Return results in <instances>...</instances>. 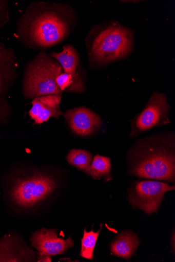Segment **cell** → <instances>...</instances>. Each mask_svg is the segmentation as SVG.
<instances>
[{
  "mask_svg": "<svg viewBox=\"0 0 175 262\" xmlns=\"http://www.w3.org/2000/svg\"><path fill=\"white\" fill-rule=\"evenodd\" d=\"M140 245L137 234L131 231L121 232L112 243L111 251L113 255L129 259L135 253Z\"/></svg>",
  "mask_w": 175,
  "mask_h": 262,
  "instance_id": "12",
  "label": "cell"
},
{
  "mask_svg": "<svg viewBox=\"0 0 175 262\" xmlns=\"http://www.w3.org/2000/svg\"><path fill=\"white\" fill-rule=\"evenodd\" d=\"M169 110L166 95L154 92L143 111L131 121L130 136L135 137L154 128L169 124Z\"/></svg>",
  "mask_w": 175,
  "mask_h": 262,
  "instance_id": "6",
  "label": "cell"
},
{
  "mask_svg": "<svg viewBox=\"0 0 175 262\" xmlns=\"http://www.w3.org/2000/svg\"><path fill=\"white\" fill-rule=\"evenodd\" d=\"M62 96V94L48 95L33 99L29 115L35 124L46 122L51 117L59 119L60 116H64L60 108Z\"/></svg>",
  "mask_w": 175,
  "mask_h": 262,
  "instance_id": "11",
  "label": "cell"
},
{
  "mask_svg": "<svg viewBox=\"0 0 175 262\" xmlns=\"http://www.w3.org/2000/svg\"><path fill=\"white\" fill-rule=\"evenodd\" d=\"M132 46V35L126 28L112 25L99 33L90 45V62L102 64L128 55Z\"/></svg>",
  "mask_w": 175,
  "mask_h": 262,
  "instance_id": "4",
  "label": "cell"
},
{
  "mask_svg": "<svg viewBox=\"0 0 175 262\" xmlns=\"http://www.w3.org/2000/svg\"><path fill=\"white\" fill-rule=\"evenodd\" d=\"M174 188V186L161 182L138 181L134 183L129 190V200L133 207L151 215L158 212L165 193Z\"/></svg>",
  "mask_w": 175,
  "mask_h": 262,
  "instance_id": "7",
  "label": "cell"
},
{
  "mask_svg": "<svg viewBox=\"0 0 175 262\" xmlns=\"http://www.w3.org/2000/svg\"><path fill=\"white\" fill-rule=\"evenodd\" d=\"M102 227L103 225L101 226V229L97 232H94L93 230L88 232L86 228L85 229L82 240V249L80 254L81 256L90 260L93 259L94 249L99 233L102 230Z\"/></svg>",
  "mask_w": 175,
  "mask_h": 262,
  "instance_id": "17",
  "label": "cell"
},
{
  "mask_svg": "<svg viewBox=\"0 0 175 262\" xmlns=\"http://www.w3.org/2000/svg\"><path fill=\"white\" fill-rule=\"evenodd\" d=\"M63 72L57 61L46 51H40L25 68L23 85L25 97L35 99L48 95H62L56 80Z\"/></svg>",
  "mask_w": 175,
  "mask_h": 262,
  "instance_id": "3",
  "label": "cell"
},
{
  "mask_svg": "<svg viewBox=\"0 0 175 262\" xmlns=\"http://www.w3.org/2000/svg\"><path fill=\"white\" fill-rule=\"evenodd\" d=\"M64 116L72 131L81 136L92 134L102 124L101 117L86 107L69 110Z\"/></svg>",
  "mask_w": 175,
  "mask_h": 262,
  "instance_id": "10",
  "label": "cell"
},
{
  "mask_svg": "<svg viewBox=\"0 0 175 262\" xmlns=\"http://www.w3.org/2000/svg\"><path fill=\"white\" fill-rule=\"evenodd\" d=\"M56 83L62 92L82 93L85 85L80 71L74 75L62 73L56 78Z\"/></svg>",
  "mask_w": 175,
  "mask_h": 262,
  "instance_id": "15",
  "label": "cell"
},
{
  "mask_svg": "<svg viewBox=\"0 0 175 262\" xmlns=\"http://www.w3.org/2000/svg\"><path fill=\"white\" fill-rule=\"evenodd\" d=\"M143 140L132 152L130 174L174 183V135H159Z\"/></svg>",
  "mask_w": 175,
  "mask_h": 262,
  "instance_id": "2",
  "label": "cell"
},
{
  "mask_svg": "<svg viewBox=\"0 0 175 262\" xmlns=\"http://www.w3.org/2000/svg\"><path fill=\"white\" fill-rule=\"evenodd\" d=\"M10 19L9 3L0 0V28L4 27Z\"/></svg>",
  "mask_w": 175,
  "mask_h": 262,
  "instance_id": "18",
  "label": "cell"
},
{
  "mask_svg": "<svg viewBox=\"0 0 175 262\" xmlns=\"http://www.w3.org/2000/svg\"><path fill=\"white\" fill-rule=\"evenodd\" d=\"M111 171L110 158L96 155L93 158L89 167L84 170V172L94 180H101L103 178L110 180Z\"/></svg>",
  "mask_w": 175,
  "mask_h": 262,
  "instance_id": "14",
  "label": "cell"
},
{
  "mask_svg": "<svg viewBox=\"0 0 175 262\" xmlns=\"http://www.w3.org/2000/svg\"><path fill=\"white\" fill-rule=\"evenodd\" d=\"M30 241L32 246L40 252L38 261H52L51 256L63 254L74 246L71 237L66 240L60 238L54 229L39 230L33 234Z\"/></svg>",
  "mask_w": 175,
  "mask_h": 262,
  "instance_id": "8",
  "label": "cell"
},
{
  "mask_svg": "<svg viewBox=\"0 0 175 262\" xmlns=\"http://www.w3.org/2000/svg\"><path fill=\"white\" fill-rule=\"evenodd\" d=\"M56 187V183L51 177L36 175L18 180L12 189L11 195L18 205L30 208L45 200Z\"/></svg>",
  "mask_w": 175,
  "mask_h": 262,
  "instance_id": "5",
  "label": "cell"
},
{
  "mask_svg": "<svg viewBox=\"0 0 175 262\" xmlns=\"http://www.w3.org/2000/svg\"><path fill=\"white\" fill-rule=\"evenodd\" d=\"M63 51L57 53L53 52L49 54L62 66L64 73L74 75L79 72L80 67V55L74 47L66 45L63 47Z\"/></svg>",
  "mask_w": 175,
  "mask_h": 262,
  "instance_id": "13",
  "label": "cell"
},
{
  "mask_svg": "<svg viewBox=\"0 0 175 262\" xmlns=\"http://www.w3.org/2000/svg\"><path fill=\"white\" fill-rule=\"evenodd\" d=\"M93 157L90 152L85 150L72 149L66 157L67 162L79 170L87 169L92 162Z\"/></svg>",
  "mask_w": 175,
  "mask_h": 262,
  "instance_id": "16",
  "label": "cell"
},
{
  "mask_svg": "<svg viewBox=\"0 0 175 262\" xmlns=\"http://www.w3.org/2000/svg\"><path fill=\"white\" fill-rule=\"evenodd\" d=\"M73 16L67 5L33 3L17 20L15 36L26 49L46 51L69 35Z\"/></svg>",
  "mask_w": 175,
  "mask_h": 262,
  "instance_id": "1",
  "label": "cell"
},
{
  "mask_svg": "<svg viewBox=\"0 0 175 262\" xmlns=\"http://www.w3.org/2000/svg\"><path fill=\"white\" fill-rule=\"evenodd\" d=\"M18 60L14 50L0 42V116L8 111L6 93L16 75Z\"/></svg>",
  "mask_w": 175,
  "mask_h": 262,
  "instance_id": "9",
  "label": "cell"
}]
</instances>
